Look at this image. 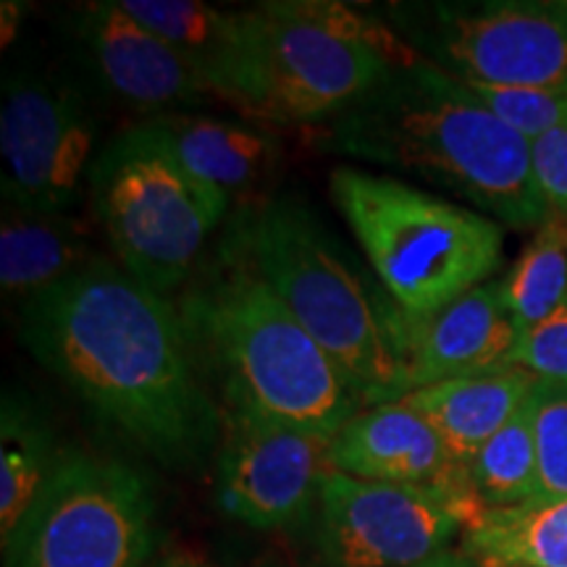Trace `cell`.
Segmentation results:
<instances>
[{"mask_svg":"<svg viewBox=\"0 0 567 567\" xmlns=\"http://www.w3.org/2000/svg\"><path fill=\"white\" fill-rule=\"evenodd\" d=\"M19 339L97 421L168 467L193 465L224 434L179 308L97 260L19 305Z\"/></svg>","mask_w":567,"mask_h":567,"instance_id":"1","label":"cell"},{"mask_svg":"<svg viewBox=\"0 0 567 567\" xmlns=\"http://www.w3.org/2000/svg\"><path fill=\"white\" fill-rule=\"evenodd\" d=\"M313 134L318 151L415 176L505 229L536 231L549 216L530 172V142L423 59L389 69Z\"/></svg>","mask_w":567,"mask_h":567,"instance_id":"2","label":"cell"},{"mask_svg":"<svg viewBox=\"0 0 567 567\" xmlns=\"http://www.w3.org/2000/svg\"><path fill=\"white\" fill-rule=\"evenodd\" d=\"M182 321L224 375V396L297 429L337 436L365 400L226 234L179 300Z\"/></svg>","mask_w":567,"mask_h":567,"instance_id":"3","label":"cell"},{"mask_svg":"<svg viewBox=\"0 0 567 567\" xmlns=\"http://www.w3.org/2000/svg\"><path fill=\"white\" fill-rule=\"evenodd\" d=\"M229 237L268 287L347 373L365 408L408 394L396 305L373 292L334 234L300 197L247 203Z\"/></svg>","mask_w":567,"mask_h":567,"instance_id":"4","label":"cell"},{"mask_svg":"<svg viewBox=\"0 0 567 567\" xmlns=\"http://www.w3.org/2000/svg\"><path fill=\"white\" fill-rule=\"evenodd\" d=\"M329 193L402 316H434L499 271L505 226L463 203L358 166H337Z\"/></svg>","mask_w":567,"mask_h":567,"instance_id":"5","label":"cell"},{"mask_svg":"<svg viewBox=\"0 0 567 567\" xmlns=\"http://www.w3.org/2000/svg\"><path fill=\"white\" fill-rule=\"evenodd\" d=\"M87 195L118 266L166 297L195 279L205 243L231 208L176 161L147 118L97 151Z\"/></svg>","mask_w":567,"mask_h":567,"instance_id":"6","label":"cell"},{"mask_svg":"<svg viewBox=\"0 0 567 567\" xmlns=\"http://www.w3.org/2000/svg\"><path fill=\"white\" fill-rule=\"evenodd\" d=\"M153 515L151 488L132 465L66 450L3 542V567H147Z\"/></svg>","mask_w":567,"mask_h":567,"instance_id":"7","label":"cell"},{"mask_svg":"<svg viewBox=\"0 0 567 567\" xmlns=\"http://www.w3.org/2000/svg\"><path fill=\"white\" fill-rule=\"evenodd\" d=\"M379 13L460 82L567 87V0H400Z\"/></svg>","mask_w":567,"mask_h":567,"instance_id":"8","label":"cell"},{"mask_svg":"<svg viewBox=\"0 0 567 567\" xmlns=\"http://www.w3.org/2000/svg\"><path fill=\"white\" fill-rule=\"evenodd\" d=\"M243 17V59L226 105L252 122L321 126L392 69L358 42L289 13L281 0L255 6Z\"/></svg>","mask_w":567,"mask_h":567,"instance_id":"9","label":"cell"},{"mask_svg":"<svg viewBox=\"0 0 567 567\" xmlns=\"http://www.w3.org/2000/svg\"><path fill=\"white\" fill-rule=\"evenodd\" d=\"M95 147L97 116L80 84L38 63L6 71L3 203L32 213H69L87 193Z\"/></svg>","mask_w":567,"mask_h":567,"instance_id":"10","label":"cell"},{"mask_svg":"<svg viewBox=\"0 0 567 567\" xmlns=\"http://www.w3.org/2000/svg\"><path fill=\"white\" fill-rule=\"evenodd\" d=\"M481 513L471 494L326 473L316 544L329 567H415L444 551Z\"/></svg>","mask_w":567,"mask_h":567,"instance_id":"11","label":"cell"},{"mask_svg":"<svg viewBox=\"0 0 567 567\" xmlns=\"http://www.w3.org/2000/svg\"><path fill=\"white\" fill-rule=\"evenodd\" d=\"M331 439L226 400L218 507L258 530L292 526L316 507L318 488L331 471Z\"/></svg>","mask_w":567,"mask_h":567,"instance_id":"12","label":"cell"},{"mask_svg":"<svg viewBox=\"0 0 567 567\" xmlns=\"http://www.w3.org/2000/svg\"><path fill=\"white\" fill-rule=\"evenodd\" d=\"M63 34L92 84L145 118L195 111L213 101L197 71L118 0L71 6Z\"/></svg>","mask_w":567,"mask_h":567,"instance_id":"13","label":"cell"},{"mask_svg":"<svg viewBox=\"0 0 567 567\" xmlns=\"http://www.w3.org/2000/svg\"><path fill=\"white\" fill-rule=\"evenodd\" d=\"M408 392L467 375L513 368L520 329L509 316L499 279H492L429 318L394 316Z\"/></svg>","mask_w":567,"mask_h":567,"instance_id":"14","label":"cell"},{"mask_svg":"<svg viewBox=\"0 0 567 567\" xmlns=\"http://www.w3.org/2000/svg\"><path fill=\"white\" fill-rule=\"evenodd\" d=\"M329 465L375 484L446 486L471 494L467 476L452 463L436 431L400 400L360 410L344 423L331 439Z\"/></svg>","mask_w":567,"mask_h":567,"instance_id":"15","label":"cell"},{"mask_svg":"<svg viewBox=\"0 0 567 567\" xmlns=\"http://www.w3.org/2000/svg\"><path fill=\"white\" fill-rule=\"evenodd\" d=\"M147 122H153L195 179L224 193L231 203L258 189L281 158L279 137L258 124L195 111L163 113Z\"/></svg>","mask_w":567,"mask_h":567,"instance_id":"16","label":"cell"},{"mask_svg":"<svg viewBox=\"0 0 567 567\" xmlns=\"http://www.w3.org/2000/svg\"><path fill=\"white\" fill-rule=\"evenodd\" d=\"M536 381L534 373L509 368L413 389L400 402L436 431L452 463L467 476L476 452L520 413Z\"/></svg>","mask_w":567,"mask_h":567,"instance_id":"17","label":"cell"},{"mask_svg":"<svg viewBox=\"0 0 567 567\" xmlns=\"http://www.w3.org/2000/svg\"><path fill=\"white\" fill-rule=\"evenodd\" d=\"M92 231L69 213H32L3 203L0 289L19 305L97 264Z\"/></svg>","mask_w":567,"mask_h":567,"instance_id":"18","label":"cell"},{"mask_svg":"<svg viewBox=\"0 0 567 567\" xmlns=\"http://www.w3.org/2000/svg\"><path fill=\"white\" fill-rule=\"evenodd\" d=\"M140 24L174 48L208 84L213 97L229 103L245 45L243 11H221L200 0H118Z\"/></svg>","mask_w":567,"mask_h":567,"instance_id":"19","label":"cell"},{"mask_svg":"<svg viewBox=\"0 0 567 567\" xmlns=\"http://www.w3.org/2000/svg\"><path fill=\"white\" fill-rule=\"evenodd\" d=\"M476 567H567V496L507 509H481L460 536Z\"/></svg>","mask_w":567,"mask_h":567,"instance_id":"20","label":"cell"},{"mask_svg":"<svg viewBox=\"0 0 567 567\" xmlns=\"http://www.w3.org/2000/svg\"><path fill=\"white\" fill-rule=\"evenodd\" d=\"M61 452L48 417L19 389L0 402V536L9 538L51 478Z\"/></svg>","mask_w":567,"mask_h":567,"instance_id":"21","label":"cell"},{"mask_svg":"<svg viewBox=\"0 0 567 567\" xmlns=\"http://www.w3.org/2000/svg\"><path fill=\"white\" fill-rule=\"evenodd\" d=\"M499 287L520 334L555 313L567 300V216L549 213Z\"/></svg>","mask_w":567,"mask_h":567,"instance_id":"22","label":"cell"},{"mask_svg":"<svg viewBox=\"0 0 567 567\" xmlns=\"http://www.w3.org/2000/svg\"><path fill=\"white\" fill-rule=\"evenodd\" d=\"M467 486L481 509H507L536 502L538 455L528 402L467 465Z\"/></svg>","mask_w":567,"mask_h":567,"instance_id":"23","label":"cell"},{"mask_svg":"<svg viewBox=\"0 0 567 567\" xmlns=\"http://www.w3.org/2000/svg\"><path fill=\"white\" fill-rule=\"evenodd\" d=\"M528 415L538 455L536 502L563 499L567 496V384L538 379L528 396Z\"/></svg>","mask_w":567,"mask_h":567,"instance_id":"24","label":"cell"},{"mask_svg":"<svg viewBox=\"0 0 567 567\" xmlns=\"http://www.w3.org/2000/svg\"><path fill=\"white\" fill-rule=\"evenodd\" d=\"M463 84L486 111H492L502 124L528 142L567 122V87H496V84L481 82Z\"/></svg>","mask_w":567,"mask_h":567,"instance_id":"25","label":"cell"},{"mask_svg":"<svg viewBox=\"0 0 567 567\" xmlns=\"http://www.w3.org/2000/svg\"><path fill=\"white\" fill-rule=\"evenodd\" d=\"M513 368H523L542 381L567 384V300L542 323L523 331L513 354Z\"/></svg>","mask_w":567,"mask_h":567,"instance_id":"26","label":"cell"},{"mask_svg":"<svg viewBox=\"0 0 567 567\" xmlns=\"http://www.w3.org/2000/svg\"><path fill=\"white\" fill-rule=\"evenodd\" d=\"M530 172L547 210L567 216V122L530 142Z\"/></svg>","mask_w":567,"mask_h":567,"instance_id":"27","label":"cell"},{"mask_svg":"<svg viewBox=\"0 0 567 567\" xmlns=\"http://www.w3.org/2000/svg\"><path fill=\"white\" fill-rule=\"evenodd\" d=\"M0 9H3L0 11V17H3V27H0V30H3V48L9 51V45L21 32V19H24L27 6L19 3V0H3Z\"/></svg>","mask_w":567,"mask_h":567,"instance_id":"28","label":"cell"},{"mask_svg":"<svg viewBox=\"0 0 567 567\" xmlns=\"http://www.w3.org/2000/svg\"><path fill=\"white\" fill-rule=\"evenodd\" d=\"M415 567H476V565H473L467 557L460 555V551H444V555H439L434 559H429V563L415 565Z\"/></svg>","mask_w":567,"mask_h":567,"instance_id":"29","label":"cell"},{"mask_svg":"<svg viewBox=\"0 0 567 567\" xmlns=\"http://www.w3.org/2000/svg\"><path fill=\"white\" fill-rule=\"evenodd\" d=\"M151 567H210L200 563V559H189V557H166V559H158V563H153Z\"/></svg>","mask_w":567,"mask_h":567,"instance_id":"30","label":"cell"},{"mask_svg":"<svg viewBox=\"0 0 567 567\" xmlns=\"http://www.w3.org/2000/svg\"><path fill=\"white\" fill-rule=\"evenodd\" d=\"M260 567H281V565H276V563H264Z\"/></svg>","mask_w":567,"mask_h":567,"instance_id":"31","label":"cell"}]
</instances>
